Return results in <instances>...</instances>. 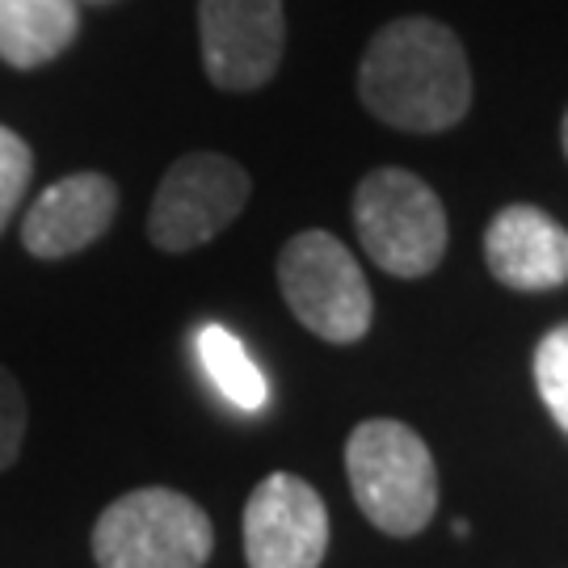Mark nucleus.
Returning a JSON list of instances; mask_svg holds the SVG:
<instances>
[{
	"instance_id": "nucleus-11",
	"label": "nucleus",
	"mask_w": 568,
	"mask_h": 568,
	"mask_svg": "<svg viewBox=\"0 0 568 568\" xmlns=\"http://www.w3.org/2000/svg\"><path fill=\"white\" fill-rule=\"evenodd\" d=\"M81 30V0H0V60L18 72L60 60Z\"/></svg>"
},
{
	"instance_id": "nucleus-3",
	"label": "nucleus",
	"mask_w": 568,
	"mask_h": 568,
	"mask_svg": "<svg viewBox=\"0 0 568 568\" xmlns=\"http://www.w3.org/2000/svg\"><path fill=\"white\" fill-rule=\"evenodd\" d=\"M211 551L206 509L178 488H135L105 506L93 527L98 568H203Z\"/></svg>"
},
{
	"instance_id": "nucleus-12",
	"label": "nucleus",
	"mask_w": 568,
	"mask_h": 568,
	"mask_svg": "<svg viewBox=\"0 0 568 568\" xmlns=\"http://www.w3.org/2000/svg\"><path fill=\"white\" fill-rule=\"evenodd\" d=\"M194 349H199L206 379L215 384V392L227 405H236L241 413H262L270 405V379L262 375V366L248 358V349L232 328L203 325L194 333Z\"/></svg>"
},
{
	"instance_id": "nucleus-16",
	"label": "nucleus",
	"mask_w": 568,
	"mask_h": 568,
	"mask_svg": "<svg viewBox=\"0 0 568 568\" xmlns=\"http://www.w3.org/2000/svg\"><path fill=\"white\" fill-rule=\"evenodd\" d=\"M560 140H565V156H568V114H565V131H560Z\"/></svg>"
},
{
	"instance_id": "nucleus-6",
	"label": "nucleus",
	"mask_w": 568,
	"mask_h": 568,
	"mask_svg": "<svg viewBox=\"0 0 568 568\" xmlns=\"http://www.w3.org/2000/svg\"><path fill=\"white\" fill-rule=\"evenodd\" d=\"M248 173L244 164L220 152H190L156 185V199L148 211V236L164 253H190L199 244L215 241L248 203Z\"/></svg>"
},
{
	"instance_id": "nucleus-7",
	"label": "nucleus",
	"mask_w": 568,
	"mask_h": 568,
	"mask_svg": "<svg viewBox=\"0 0 568 568\" xmlns=\"http://www.w3.org/2000/svg\"><path fill=\"white\" fill-rule=\"evenodd\" d=\"M206 77L224 93H253L274 81L286 47L283 0H199Z\"/></svg>"
},
{
	"instance_id": "nucleus-1",
	"label": "nucleus",
	"mask_w": 568,
	"mask_h": 568,
	"mask_svg": "<svg viewBox=\"0 0 568 568\" xmlns=\"http://www.w3.org/2000/svg\"><path fill=\"white\" fill-rule=\"evenodd\" d=\"M358 98L396 131H450L471 105V68L459 34L434 18L387 21L366 47Z\"/></svg>"
},
{
	"instance_id": "nucleus-17",
	"label": "nucleus",
	"mask_w": 568,
	"mask_h": 568,
	"mask_svg": "<svg viewBox=\"0 0 568 568\" xmlns=\"http://www.w3.org/2000/svg\"><path fill=\"white\" fill-rule=\"evenodd\" d=\"M84 4H114V0H84Z\"/></svg>"
},
{
	"instance_id": "nucleus-13",
	"label": "nucleus",
	"mask_w": 568,
	"mask_h": 568,
	"mask_svg": "<svg viewBox=\"0 0 568 568\" xmlns=\"http://www.w3.org/2000/svg\"><path fill=\"white\" fill-rule=\"evenodd\" d=\"M535 387L548 405L551 422L568 434V325L551 328L544 342L535 345Z\"/></svg>"
},
{
	"instance_id": "nucleus-14",
	"label": "nucleus",
	"mask_w": 568,
	"mask_h": 568,
	"mask_svg": "<svg viewBox=\"0 0 568 568\" xmlns=\"http://www.w3.org/2000/svg\"><path fill=\"white\" fill-rule=\"evenodd\" d=\"M30 178H34V152H30V143L21 140L18 131L0 126V232L9 227L13 211L26 199Z\"/></svg>"
},
{
	"instance_id": "nucleus-4",
	"label": "nucleus",
	"mask_w": 568,
	"mask_h": 568,
	"mask_svg": "<svg viewBox=\"0 0 568 568\" xmlns=\"http://www.w3.org/2000/svg\"><path fill=\"white\" fill-rule=\"evenodd\" d=\"M354 227L366 257L396 278H426L447 253L443 199L408 169H375L354 190Z\"/></svg>"
},
{
	"instance_id": "nucleus-10",
	"label": "nucleus",
	"mask_w": 568,
	"mask_h": 568,
	"mask_svg": "<svg viewBox=\"0 0 568 568\" xmlns=\"http://www.w3.org/2000/svg\"><path fill=\"white\" fill-rule=\"evenodd\" d=\"M485 262L514 291H551L568 283V232L539 206H506L485 232Z\"/></svg>"
},
{
	"instance_id": "nucleus-5",
	"label": "nucleus",
	"mask_w": 568,
	"mask_h": 568,
	"mask_svg": "<svg viewBox=\"0 0 568 568\" xmlns=\"http://www.w3.org/2000/svg\"><path fill=\"white\" fill-rule=\"evenodd\" d=\"M278 286L295 321L333 345H354L375 321L358 257L328 232H300L278 253Z\"/></svg>"
},
{
	"instance_id": "nucleus-15",
	"label": "nucleus",
	"mask_w": 568,
	"mask_h": 568,
	"mask_svg": "<svg viewBox=\"0 0 568 568\" xmlns=\"http://www.w3.org/2000/svg\"><path fill=\"white\" fill-rule=\"evenodd\" d=\"M26 392L13 379L9 366H0V471L18 464L21 443H26Z\"/></svg>"
},
{
	"instance_id": "nucleus-9",
	"label": "nucleus",
	"mask_w": 568,
	"mask_h": 568,
	"mask_svg": "<svg viewBox=\"0 0 568 568\" xmlns=\"http://www.w3.org/2000/svg\"><path fill=\"white\" fill-rule=\"evenodd\" d=\"M119 211V185L105 173H72L47 185L21 220V244L39 262H60L102 241Z\"/></svg>"
},
{
	"instance_id": "nucleus-8",
	"label": "nucleus",
	"mask_w": 568,
	"mask_h": 568,
	"mask_svg": "<svg viewBox=\"0 0 568 568\" xmlns=\"http://www.w3.org/2000/svg\"><path fill=\"white\" fill-rule=\"evenodd\" d=\"M328 551V509L321 493L274 471L244 506V560L248 568H321Z\"/></svg>"
},
{
	"instance_id": "nucleus-2",
	"label": "nucleus",
	"mask_w": 568,
	"mask_h": 568,
	"mask_svg": "<svg viewBox=\"0 0 568 568\" xmlns=\"http://www.w3.org/2000/svg\"><path fill=\"white\" fill-rule=\"evenodd\" d=\"M345 471L354 501L384 535H417L438 509V467L417 429L375 417L349 434Z\"/></svg>"
}]
</instances>
